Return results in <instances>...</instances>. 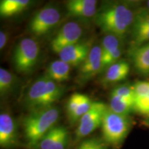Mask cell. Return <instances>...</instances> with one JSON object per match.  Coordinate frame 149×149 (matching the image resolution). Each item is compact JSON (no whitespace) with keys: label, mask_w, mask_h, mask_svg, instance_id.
Instances as JSON below:
<instances>
[{"label":"cell","mask_w":149,"mask_h":149,"mask_svg":"<svg viewBox=\"0 0 149 149\" xmlns=\"http://www.w3.org/2000/svg\"><path fill=\"white\" fill-rule=\"evenodd\" d=\"M135 13L127 6L122 3H110L97 10L95 23L102 32L122 38L132 26Z\"/></svg>","instance_id":"6da1fadb"},{"label":"cell","mask_w":149,"mask_h":149,"mask_svg":"<svg viewBox=\"0 0 149 149\" xmlns=\"http://www.w3.org/2000/svg\"><path fill=\"white\" fill-rule=\"evenodd\" d=\"M59 117V110L53 106L31 111L23 121L24 135L29 147H37L41 139L55 127Z\"/></svg>","instance_id":"7a4b0ae2"},{"label":"cell","mask_w":149,"mask_h":149,"mask_svg":"<svg viewBox=\"0 0 149 149\" xmlns=\"http://www.w3.org/2000/svg\"><path fill=\"white\" fill-rule=\"evenodd\" d=\"M130 126L128 116L117 114L107 107L101 126L106 142L111 145L120 144L127 135Z\"/></svg>","instance_id":"3957f363"},{"label":"cell","mask_w":149,"mask_h":149,"mask_svg":"<svg viewBox=\"0 0 149 149\" xmlns=\"http://www.w3.org/2000/svg\"><path fill=\"white\" fill-rule=\"evenodd\" d=\"M40 53V44L34 38H24L17 44L13 54V62L19 72H29L33 70Z\"/></svg>","instance_id":"277c9868"},{"label":"cell","mask_w":149,"mask_h":149,"mask_svg":"<svg viewBox=\"0 0 149 149\" xmlns=\"http://www.w3.org/2000/svg\"><path fill=\"white\" fill-rule=\"evenodd\" d=\"M61 19L58 9L53 6H46L40 9L30 22V32L37 37L47 34L57 26Z\"/></svg>","instance_id":"5b68a950"},{"label":"cell","mask_w":149,"mask_h":149,"mask_svg":"<svg viewBox=\"0 0 149 149\" xmlns=\"http://www.w3.org/2000/svg\"><path fill=\"white\" fill-rule=\"evenodd\" d=\"M107 106L102 102H93L91 109L81 117L75 131L76 137L81 139L90 135L102 126Z\"/></svg>","instance_id":"8992f818"},{"label":"cell","mask_w":149,"mask_h":149,"mask_svg":"<svg viewBox=\"0 0 149 149\" xmlns=\"http://www.w3.org/2000/svg\"><path fill=\"white\" fill-rule=\"evenodd\" d=\"M82 33L81 26L77 22H70L65 24L51 40V50L55 53L59 54L64 48L79 42Z\"/></svg>","instance_id":"52a82bcc"},{"label":"cell","mask_w":149,"mask_h":149,"mask_svg":"<svg viewBox=\"0 0 149 149\" xmlns=\"http://www.w3.org/2000/svg\"><path fill=\"white\" fill-rule=\"evenodd\" d=\"M89 42H78L67 46L58 54L61 60L68 63L71 66H81L91 51Z\"/></svg>","instance_id":"ba28073f"},{"label":"cell","mask_w":149,"mask_h":149,"mask_svg":"<svg viewBox=\"0 0 149 149\" xmlns=\"http://www.w3.org/2000/svg\"><path fill=\"white\" fill-rule=\"evenodd\" d=\"M17 143V130L15 120L7 113L0 115V146L2 148H10Z\"/></svg>","instance_id":"9c48e42d"},{"label":"cell","mask_w":149,"mask_h":149,"mask_svg":"<svg viewBox=\"0 0 149 149\" xmlns=\"http://www.w3.org/2000/svg\"><path fill=\"white\" fill-rule=\"evenodd\" d=\"M102 70V53L100 46H95L91 51L79 68L81 79L87 80L92 78Z\"/></svg>","instance_id":"30bf717a"},{"label":"cell","mask_w":149,"mask_h":149,"mask_svg":"<svg viewBox=\"0 0 149 149\" xmlns=\"http://www.w3.org/2000/svg\"><path fill=\"white\" fill-rule=\"evenodd\" d=\"M68 139V130L64 126H55L41 139L39 149H65Z\"/></svg>","instance_id":"8fae6325"},{"label":"cell","mask_w":149,"mask_h":149,"mask_svg":"<svg viewBox=\"0 0 149 149\" xmlns=\"http://www.w3.org/2000/svg\"><path fill=\"white\" fill-rule=\"evenodd\" d=\"M46 75L37 79L28 91L26 97V104L31 111L42 109L44 105L46 92Z\"/></svg>","instance_id":"7c38bea8"},{"label":"cell","mask_w":149,"mask_h":149,"mask_svg":"<svg viewBox=\"0 0 149 149\" xmlns=\"http://www.w3.org/2000/svg\"><path fill=\"white\" fill-rule=\"evenodd\" d=\"M97 3L95 0H70L66 3L67 13L74 17H94L97 12Z\"/></svg>","instance_id":"4fadbf2b"},{"label":"cell","mask_w":149,"mask_h":149,"mask_svg":"<svg viewBox=\"0 0 149 149\" xmlns=\"http://www.w3.org/2000/svg\"><path fill=\"white\" fill-rule=\"evenodd\" d=\"M70 67L68 63L61 60H55L51 62L48 66L45 75L57 83L66 81L69 79Z\"/></svg>","instance_id":"5bb4252c"},{"label":"cell","mask_w":149,"mask_h":149,"mask_svg":"<svg viewBox=\"0 0 149 149\" xmlns=\"http://www.w3.org/2000/svg\"><path fill=\"white\" fill-rule=\"evenodd\" d=\"M130 72V66L125 61H118L108 67L104 74V81L106 83H116L124 80Z\"/></svg>","instance_id":"9a60e30c"},{"label":"cell","mask_w":149,"mask_h":149,"mask_svg":"<svg viewBox=\"0 0 149 149\" xmlns=\"http://www.w3.org/2000/svg\"><path fill=\"white\" fill-rule=\"evenodd\" d=\"M132 59L137 71L141 74H149V43L133 48Z\"/></svg>","instance_id":"2e32d148"},{"label":"cell","mask_w":149,"mask_h":149,"mask_svg":"<svg viewBox=\"0 0 149 149\" xmlns=\"http://www.w3.org/2000/svg\"><path fill=\"white\" fill-rule=\"evenodd\" d=\"M29 0H1L0 14L1 17H11L20 13L29 6Z\"/></svg>","instance_id":"e0dca14e"},{"label":"cell","mask_w":149,"mask_h":149,"mask_svg":"<svg viewBox=\"0 0 149 149\" xmlns=\"http://www.w3.org/2000/svg\"><path fill=\"white\" fill-rule=\"evenodd\" d=\"M109 109L117 114L128 116L134 110V103L111 93Z\"/></svg>","instance_id":"ac0fdd59"},{"label":"cell","mask_w":149,"mask_h":149,"mask_svg":"<svg viewBox=\"0 0 149 149\" xmlns=\"http://www.w3.org/2000/svg\"><path fill=\"white\" fill-rule=\"evenodd\" d=\"M120 47V38L113 35H107L102 41L101 46L102 61Z\"/></svg>","instance_id":"d6986e66"},{"label":"cell","mask_w":149,"mask_h":149,"mask_svg":"<svg viewBox=\"0 0 149 149\" xmlns=\"http://www.w3.org/2000/svg\"><path fill=\"white\" fill-rule=\"evenodd\" d=\"M93 102L88 96L81 94V100H80L77 109L74 111L73 114L69 117L70 122L74 123L77 121H79L81 118V117H83L91 109Z\"/></svg>","instance_id":"ffe728a7"},{"label":"cell","mask_w":149,"mask_h":149,"mask_svg":"<svg viewBox=\"0 0 149 149\" xmlns=\"http://www.w3.org/2000/svg\"><path fill=\"white\" fill-rule=\"evenodd\" d=\"M15 84L13 74L6 70L5 68H0V93L1 96H3L11 91Z\"/></svg>","instance_id":"44dd1931"},{"label":"cell","mask_w":149,"mask_h":149,"mask_svg":"<svg viewBox=\"0 0 149 149\" xmlns=\"http://www.w3.org/2000/svg\"><path fill=\"white\" fill-rule=\"evenodd\" d=\"M111 93L135 103L136 95L133 86H121L115 88Z\"/></svg>","instance_id":"7402d4cb"},{"label":"cell","mask_w":149,"mask_h":149,"mask_svg":"<svg viewBox=\"0 0 149 149\" xmlns=\"http://www.w3.org/2000/svg\"><path fill=\"white\" fill-rule=\"evenodd\" d=\"M134 111L142 115H149V95L135 98Z\"/></svg>","instance_id":"603a6c76"},{"label":"cell","mask_w":149,"mask_h":149,"mask_svg":"<svg viewBox=\"0 0 149 149\" xmlns=\"http://www.w3.org/2000/svg\"><path fill=\"white\" fill-rule=\"evenodd\" d=\"M81 97V94L79 93H74L72 94L69 100H68L66 104V111L67 114L68 115V118L73 114V113L77 109L78 104H79L80 100Z\"/></svg>","instance_id":"cb8c5ba5"},{"label":"cell","mask_w":149,"mask_h":149,"mask_svg":"<svg viewBox=\"0 0 149 149\" xmlns=\"http://www.w3.org/2000/svg\"><path fill=\"white\" fill-rule=\"evenodd\" d=\"M122 48L120 47L119 48H117L115 52H113L111 55H110L107 58L104 59V60L102 61V70L104 69V68H107L108 67L111 66L112 64L117 62L119 59H120L121 56H122Z\"/></svg>","instance_id":"d4e9b609"},{"label":"cell","mask_w":149,"mask_h":149,"mask_svg":"<svg viewBox=\"0 0 149 149\" xmlns=\"http://www.w3.org/2000/svg\"><path fill=\"white\" fill-rule=\"evenodd\" d=\"M135 90L136 97L146 96L149 95L148 81H137L133 85Z\"/></svg>","instance_id":"484cf974"},{"label":"cell","mask_w":149,"mask_h":149,"mask_svg":"<svg viewBox=\"0 0 149 149\" xmlns=\"http://www.w3.org/2000/svg\"><path fill=\"white\" fill-rule=\"evenodd\" d=\"M79 149H106L102 143L95 139H87L80 145Z\"/></svg>","instance_id":"4316f807"},{"label":"cell","mask_w":149,"mask_h":149,"mask_svg":"<svg viewBox=\"0 0 149 149\" xmlns=\"http://www.w3.org/2000/svg\"><path fill=\"white\" fill-rule=\"evenodd\" d=\"M7 36L8 35H7V34L4 31H0V49L1 50H2L5 47L6 44L7 40H8Z\"/></svg>","instance_id":"83f0119b"},{"label":"cell","mask_w":149,"mask_h":149,"mask_svg":"<svg viewBox=\"0 0 149 149\" xmlns=\"http://www.w3.org/2000/svg\"><path fill=\"white\" fill-rule=\"evenodd\" d=\"M147 6H148V8H149V1H147Z\"/></svg>","instance_id":"f1b7e54d"},{"label":"cell","mask_w":149,"mask_h":149,"mask_svg":"<svg viewBox=\"0 0 149 149\" xmlns=\"http://www.w3.org/2000/svg\"><path fill=\"white\" fill-rule=\"evenodd\" d=\"M78 149H79V148H78Z\"/></svg>","instance_id":"f546056e"}]
</instances>
